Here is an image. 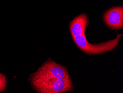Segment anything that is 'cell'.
I'll list each match as a JSON object with an SVG mask.
<instances>
[{
  "label": "cell",
  "mask_w": 123,
  "mask_h": 93,
  "mask_svg": "<svg viewBox=\"0 0 123 93\" xmlns=\"http://www.w3.org/2000/svg\"><path fill=\"white\" fill-rule=\"evenodd\" d=\"M29 80L32 88L38 93H64L74 89L70 78L63 79L42 78Z\"/></svg>",
  "instance_id": "cell-1"
},
{
  "label": "cell",
  "mask_w": 123,
  "mask_h": 93,
  "mask_svg": "<svg viewBox=\"0 0 123 93\" xmlns=\"http://www.w3.org/2000/svg\"><path fill=\"white\" fill-rule=\"evenodd\" d=\"M122 34H118L115 39L100 43L94 45L89 43L87 41L85 35L76 36L73 38L75 43L81 50L89 55L104 53L114 50L119 43L120 37Z\"/></svg>",
  "instance_id": "cell-2"
},
{
  "label": "cell",
  "mask_w": 123,
  "mask_h": 93,
  "mask_svg": "<svg viewBox=\"0 0 123 93\" xmlns=\"http://www.w3.org/2000/svg\"><path fill=\"white\" fill-rule=\"evenodd\" d=\"M42 78L63 79L70 78L65 67L49 59L36 72L30 75L29 80Z\"/></svg>",
  "instance_id": "cell-3"
},
{
  "label": "cell",
  "mask_w": 123,
  "mask_h": 93,
  "mask_svg": "<svg viewBox=\"0 0 123 93\" xmlns=\"http://www.w3.org/2000/svg\"><path fill=\"white\" fill-rule=\"evenodd\" d=\"M106 24L113 29H121L123 27V8L117 7L110 9L104 14Z\"/></svg>",
  "instance_id": "cell-4"
},
{
  "label": "cell",
  "mask_w": 123,
  "mask_h": 93,
  "mask_svg": "<svg viewBox=\"0 0 123 93\" xmlns=\"http://www.w3.org/2000/svg\"><path fill=\"white\" fill-rule=\"evenodd\" d=\"M88 24V19L85 14L75 18L70 23V30L72 38L79 35H85V31Z\"/></svg>",
  "instance_id": "cell-5"
},
{
  "label": "cell",
  "mask_w": 123,
  "mask_h": 93,
  "mask_svg": "<svg viewBox=\"0 0 123 93\" xmlns=\"http://www.w3.org/2000/svg\"><path fill=\"white\" fill-rule=\"evenodd\" d=\"M6 86V78L2 73L0 75V92L3 91Z\"/></svg>",
  "instance_id": "cell-6"
}]
</instances>
